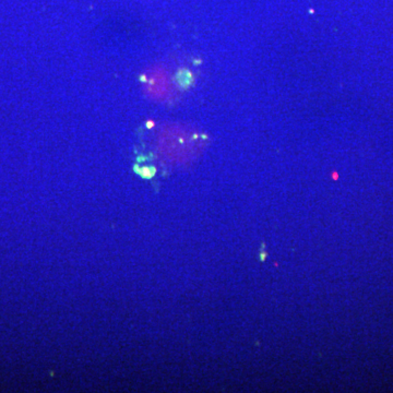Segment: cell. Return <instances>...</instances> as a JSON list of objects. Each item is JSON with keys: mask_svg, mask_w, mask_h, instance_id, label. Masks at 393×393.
<instances>
[{"mask_svg": "<svg viewBox=\"0 0 393 393\" xmlns=\"http://www.w3.org/2000/svg\"><path fill=\"white\" fill-rule=\"evenodd\" d=\"M175 81L176 84L178 85L181 90H187V88H189L192 85L193 75L191 74L190 70H188L186 68L179 69L175 76Z\"/></svg>", "mask_w": 393, "mask_h": 393, "instance_id": "obj_1", "label": "cell"}]
</instances>
